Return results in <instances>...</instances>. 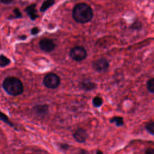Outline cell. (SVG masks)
<instances>
[{"label":"cell","mask_w":154,"mask_h":154,"mask_svg":"<svg viewBox=\"0 0 154 154\" xmlns=\"http://www.w3.org/2000/svg\"><path fill=\"white\" fill-rule=\"evenodd\" d=\"M93 16V10L86 3H79L73 9L72 17L78 23H85L88 22L92 19Z\"/></svg>","instance_id":"6da1fadb"},{"label":"cell","mask_w":154,"mask_h":154,"mask_svg":"<svg viewBox=\"0 0 154 154\" xmlns=\"http://www.w3.org/2000/svg\"><path fill=\"white\" fill-rule=\"evenodd\" d=\"M4 90L10 95L18 96L23 91V85L19 78L14 76H8L2 82Z\"/></svg>","instance_id":"7a4b0ae2"},{"label":"cell","mask_w":154,"mask_h":154,"mask_svg":"<svg viewBox=\"0 0 154 154\" xmlns=\"http://www.w3.org/2000/svg\"><path fill=\"white\" fill-rule=\"evenodd\" d=\"M43 83L46 88L55 89L60 85V78L54 73H48L43 78Z\"/></svg>","instance_id":"3957f363"},{"label":"cell","mask_w":154,"mask_h":154,"mask_svg":"<svg viewBox=\"0 0 154 154\" xmlns=\"http://www.w3.org/2000/svg\"><path fill=\"white\" fill-rule=\"evenodd\" d=\"M87 53L84 47L76 46L72 48L70 51V58L75 61L79 62L85 60L87 57Z\"/></svg>","instance_id":"277c9868"},{"label":"cell","mask_w":154,"mask_h":154,"mask_svg":"<svg viewBox=\"0 0 154 154\" xmlns=\"http://www.w3.org/2000/svg\"><path fill=\"white\" fill-rule=\"evenodd\" d=\"M109 66V62L105 58H100L96 60L92 63L93 69L99 73L106 72L108 70Z\"/></svg>","instance_id":"5b68a950"},{"label":"cell","mask_w":154,"mask_h":154,"mask_svg":"<svg viewBox=\"0 0 154 154\" xmlns=\"http://www.w3.org/2000/svg\"><path fill=\"white\" fill-rule=\"evenodd\" d=\"M39 46L42 51L45 52L49 53L52 52L54 49L55 45L51 39L45 38L40 41Z\"/></svg>","instance_id":"8992f818"},{"label":"cell","mask_w":154,"mask_h":154,"mask_svg":"<svg viewBox=\"0 0 154 154\" xmlns=\"http://www.w3.org/2000/svg\"><path fill=\"white\" fill-rule=\"evenodd\" d=\"M33 113L37 117H43L48 114L49 111V106L47 104H40L34 106L32 109Z\"/></svg>","instance_id":"52a82bcc"},{"label":"cell","mask_w":154,"mask_h":154,"mask_svg":"<svg viewBox=\"0 0 154 154\" xmlns=\"http://www.w3.org/2000/svg\"><path fill=\"white\" fill-rule=\"evenodd\" d=\"M73 137L75 141L78 143H84L86 141L87 138V133L84 129L79 128L77 129L73 134Z\"/></svg>","instance_id":"ba28073f"},{"label":"cell","mask_w":154,"mask_h":154,"mask_svg":"<svg viewBox=\"0 0 154 154\" xmlns=\"http://www.w3.org/2000/svg\"><path fill=\"white\" fill-rule=\"evenodd\" d=\"M79 88L85 91H91L95 89L97 87L96 84L90 79H84L81 81L79 84Z\"/></svg>","instance_id":"9c48e42d"},{"label":"cell","mask_w":154,"mask_h":154,"mask_svg":"<svg viewBox=\"0 0 154 154\" xmlns=\"http://www.w3.org/2000/svg\"><path fill=\"white\" fill-rule=\"evenodd\" d=\"M25 11L26 12L27 14L29 16L30 19L32 20H34L36 18L38 17V14H37V10H36V4H31L30 5L28 6Z\"/></svg>","instance_id":"30bf717a"},{"label":"cell","mask_w":154,"mask_h":154,"mask_svg":"<svg viewBox=\"0 0 154 154\" xmlns=\"http://www.w3.org/2000/svg\"><path fill=\"white\" fill-rule=\"evenodd\" d=\"M55 3V0H46L45 1L42 6L40 8V10L41 12H44L46 11L49 8H50L52 5H53Z\"/></svg>","instance_id":"8fae6325"},{"label":"cell","mask_w":154,"mask_h":154,"mask_svg":"<svg viewBox=\"0 0 154 154\" xmlns=\"http://www.w3.org/2000/svg\"><path fill=\"white\" fill-rule=\"evenodd\" d=\"M109 122L111 123H114L117 126H122L124 125V120L123 117L120 116L113 117L109 120Z\"/></svg>","instance_id":"7c38bea8"},{"label":"cell","mask_w":154,"mask_h":154,"mask_svg":"<svg viewBox=\"0 0 154 154\" xmlns=\"http://www.w3.org/2000/svg\"><path fill=\"white\" fill-rule=\"evenodd\" d=\"M0 120L4 122L5 124L8 125L10 127H14L13 123L9 120L8 116L6 114H5L4 112H1V111H0Z\"/></svg>","instance_id":"4fadbf2b"},{"label":"cell","mask_w":154,"mask_h":154,"mask_svg":"<svg viewBox=\"0 0 154 154\" xmlns=\"http://www.w3.org/2000/svg\"><path fill=\"white\" fill-rule=\"evenodd\" d=\"M10 60L4 55H0V67H4L10 63Z\"/></svg>","instance_id":"5bb4252c"},{"label":"cell","mask_w":154,"mask_h":154,"mask_svg":"<svg viewBox=\"0 0 154 154\" xmlns=\"http://www.w3.org/2000/svg\"><path fill=\"white\" fill-rule=\"evenodd\" d=\"M92 103L95 107H100L103 103V99L100 96H95L92 100Z\"/></svg>","instance_id":"9a60e30c"},{"label":"cell","mask_w":154,"mask_h":154,"mask_svg":"<svg viewBox=\"0 0 154 154\" xmlns=\"http://www.w3.org/2000/svg\"><path fill=\"white\" fill-rule=\"evenodd\" d=\"M147 89L150 93H154V78L149 79L147 82Z\"/></svg>","instance_id":"2e32d148"},{"label":"cell","mask_w":154,"mask_h":154,"mask_svg":"<svg viewBox=\"0 0 154 154\" xmlns=\"http://www.w3.org/2000/svg\"><path fill=\"white\" fill-rule=\"evenodd\" d=\"M146 131L152 135H154V122L150 121L147 123L145 126Z\"/></svg>","instance_id":"e0dca14e"},{"label":"cell","mask_w":154,"mask_h":154,"mask_svg":"<svg viewBox=\"0 0 154 154\" xmlns=\"http://www.w3.org/2000/svg\"><path fill=\"white\" fill-rule=\"evenodd\" d=\"M141 28V23L138 20L134 22L131 26V28L133 29H140Z\"/></svg>","instance_id":"ac0fdd59"},{"label":"cell","mask_w":154,"mask_h":154,"mask_svg":"<svg viewBox=\"0 0 154 154\" xmlns=\"http://www.w3.org/2000/svg\"><path fill=\"white\" fill-rule=\"evenodd\" d=\"M13 13H14V14H15V17H16V18H20V17H21L22 16L21 12H20V10H19L18 8H16L14 9Z\"/></svg>","instance_id":"d6986e66"},{"label":"cell","mask_w":154,"mask_h":154,"mask_svg":"<svg viewBox=\"0 0 154 154\" xmlns=\"http://www.w3.org/2000/svg\"><path fill=\"white\" fill-rule=\"evenodd\" d=\"M60 147L63 150H67V149H69V146L66 143H61L60 144Z\"/></svg>","instance_id":"ffe728a7"},{"label":"cell","mask_w":154,"mask_h":154,"mask_svg":"<svg viewBox=\"0 0 154 154\" xmlns=\"http://www.w3.org/2000/svg\"><path fill=\"white\" fill-rule=\"evenodd\" d=\"M40 31L39 30V28H37V27H34L31 29V33L32 34V35H35L37 34L38 33V32Z\"/></svg>","instance_id":"44dd1931"},{"label":"cell","mask_w":154,"mask_h":154,"mask_svg":"<svg viewBox=\"0 0 154 154\" xmlns=\"http://www.w3.org/2000/svg\"><path fill=\"white\" fill-rule=\"evenodd\" d=\"M145 154H154V149L151 147L147 149L145 151Z\"/></svg>","instance_id":"7402d4cb"},{"label":"cell","mask_w":154,"mask_h":154,"mask_svg":"<svg viewBox=\"0 0 154 154\" xmlns=\"http://www.w3.org/2000/svg\"><path fill=\"white\" fill-rule=\"evenodd\" d=\"M13 1V0H0V2L4 4H10Z\"/></svg>","instance_id":"603a6c76"},{"label":"cell","mask_w":154,"mask_h":154,"mask_svg":"<svg viewBox=\"0 0 154 154\" xmlns=\"http://www.w3.org/2000/svg\"><path fill=\"white\" fill-rule=\"evenodd\" d=\"M78 154H90L89 152L85 149H81L78 153Z\"/></svg>","instance_id":"cb8c5ba5"},{"label":"cell","mask_w":154,"mask_h":154,"mask_svg":"<svg viewBox=\"0 0 154 154\" xmlns=\"http://www.w3.org/2000/svg\"><path fill=\"white\" fill-rule=\"evenodd\" d=\"M19 38L20 39V40H25L26 38V36L25 35H20L19 37Z\"/></svg>","instance_id":"d4e9b609"},{"label":"cell","mask_w":154,"mask_h":154,"mask_svg":"<svg viewBox=\"0 0 154 154\" xmlns=\"http://www.w3.org/2000/svg\"><path fill=\"white\" fill-rule=\"evenodd\" d=\"M96 154H103V153L102 152V151H101L100 150H97L96 152Z\"/></svg>","instance_id":"484cf974"}]
</instances>
